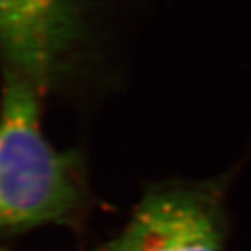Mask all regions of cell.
Wrapping results in <instances>:
<instances>
[{
	"mask_svg": "<svg viewBox=\"0 0 251 251\" xmlns=\"http://www.w3.org/2000/svg\"><path fill=\"white\" fill-rule=\"evenodd\" d=\"M39 92L4 74L0 108V233L67 221L82 201L73 159L39 125Z\"/></svg>",
	"mask_w": 251,
	"mask_h": 251,
	"instance_id": "6da1fadb",
	"label": "cell"
},
{
	"mask_svg": "<svg viewBox=\"0 0 251 251\" xmlns=\"http://www.w3.org/2000/svg\"><path fill=\"white\" fill-rule=\"evenodd\" d=\"M221 181L166 183L145 193L131 219L97 251H225Z\"/></svg>",
	"mask_w": 251,
	"mask_h": 251,
	"instance_id": "7a4b0ae2",
	"label": "cell"
},
{
	"mask_svg": "<svg viewBox=\"0 0 251 251\" xmlns=\"http://www.w3.org/2000/svg\"><path fill=\"white\" fill-rule=\"evenodd\" d=\"M82 31V11L67 1H0L4 74L41 91Z\"/></svg>",
	"mask_w": 251,
	"mask_h": 251,
	"instance_id": "3957f363",
	"label": "cell"
}]
</instances>
